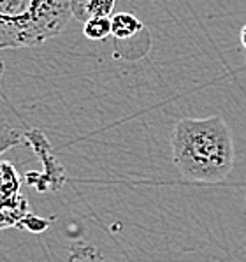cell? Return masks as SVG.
<instances>
[{"label": "cell", "instance_id": "cell-8", "mask_svg": "<svg viewBox=\"0 0 246 262\" xmlns=\"http://www.w3.org/2000/svg\"><path fill=\"white\" fill-rule=\"evenodd\" d=\"M2 74H4V62H2V58H0V79H2Z\"/></svg>", "mask_w": 246, "mask_h": 262}, {"label": "cell", "instance_id": "cell-7", "mask_svg": "<svg viewBox=\"0 0 246 262\" xmlns=\"http://www.w3.org/2000/svg\"><path fill=\"white\" fill-rule=\"evenodd\" d=\"M241 44L246 48V25L241 28Z\"/></svg>", "mask_w": 246, "mask_h": 262}, {"label": "cell", "instance_id": "cell-2", "mask_svg": "<svg viewBox=\"0 0 246 262\" xmlns=\"http://www.w3.org/2000/svg\"><path fill=\"white\" fill-rule=\"evenodd\" d=\"M71 16V0H0V51L39 46Z\"/></svg>", "mask_w": 246, "mask_h": 262}, {"label": "cell", "instance_id": "cell-6", "mask_svg": "<svg viewBox=\"0 0 246 262\" xmlns=\"http://www.w3.org/2000/svg\"><path fill=\"white\" fill-rule=\"evenodd\" d=\"M83 35L90 41H104L111 35V18H94L83 23Z\"/></svg>", "mask_w": 246, "mask_h": 262}, {"label": "cell", "instance_id": "cell-4", "mask_svg": "<svg viewBox=\"0 0 246 262\" xmlns=\"http://www.w3.org/2000/svg\"><path fill=\"white\" fill-rule=\"evenodd\" d=\"M115 0H71V13L81 23L94 18H111Z\"/></svg>", "mask_w": 246, "mask_h": 262}, {"label": "cell", "instance_id": "cell-3", "mask_svg": "<svg viewBox=\"0 0 246 262\" xmlns=\"http://www.w3.org/2000/svg\"><path fill=\"white\" fill-rule=\"evenodd\" d=\"M0 216L4 227L27 219V203L19 193L18 174L9 164L0 166Z\"/></svg>", "mask_w": 246, "mask_h": 262}, {"label": "cell", "instance_id": "cell-5", "mask_svg": "<svg viewBox=\"0 0 246 262\" xmlns=\"http://www.w3.org/2000/svg\"><path fill=\"white\" fill-rule=\"evenodd\" d=\"M143 30V23L130 13H116L111 18V35L118 41H127Z\"/></svg>", "mask_w": 246, "mask_h": 262}, {"label": "cell", "instance_id": "cell-1", "mask_svg": "<svg viewBox=\"0 0 246 262\" xmlns=\"http://www.w3.org/2000/svg\"><path fill=\"white\" fill-rule=\"evenodd\" d=\"M172 164L183 178L220 183L234 167V141L221 116L181 118L171 134Z\"/></svg>", "mask_w": 246, "mask_h": 262}]
</instances>
